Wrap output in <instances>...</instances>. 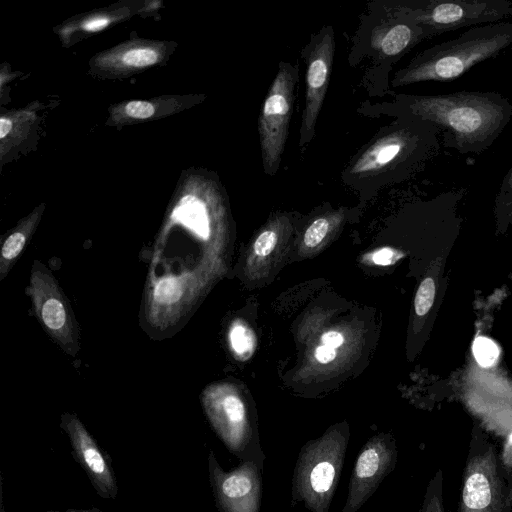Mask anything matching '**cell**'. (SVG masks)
Segmentation results:
<instances>
[{"instance_id":"cell-1","label":"cell","mask_w":512,"mask_h":512,"mask_svg":"<svg viewBox=\"0 0 512 512\" xmlns=\"http://www.w3.org/2000/svg\"><path fill=\"white\" fill-rule=\"evenodd\" d=\"M404 117L428 121L443 136V145L460 154L488 149L512 117V104L497 92L458 91L438 95H399Z\"/></svg>"},{"instance_id":"cell-2","label":"cell","mask_w":512,"mask_h":512,"mask_svg":"<svg viewBox=\"0 0 512 512\" xmlns=\"http://www.w3.org/2000/svg\"><path fill=\"white\" fill-rule=\"evenodd\" d=\"M511 44V22L471 27L458 37L417 54L395 74L392 84L398 87L425 81L455 80L476 64L496 57Z\"/></svg>"},{"instance_id":"cell-3","label":"cell","mask_w":512,"mask_h":512,"mask_svg":"<svg viewBox=\"0 0 512 512\" xmlns=\"http://www.w3.org/2000/svg\"><path fill=\"white\" fill-rule=\"evenodd\" d=\"M439 134L440 130L428 121L404 117L358 153L348 173L364 178L397 169L406 177L439 149Z\"/></svg>"},{"instance_id":"cell-4","label":"cell","mask_w":512,"mask_h":512,"mask_svg":"<svg viewBox=\"0 0 512 512\" xmlns=\"http://www.w3.org/2000/svg\"><path fill=\"white\" fill-rule=\"evenodd\" d=\"M349 433L331 428L301 448L292 476L291 495L310 512H328L340 481Z\"/></svg>"},{"instance_id":"cell-5","label":"cell","mask_w":512,"mask_h":512,"mask_svg":"<svg viewBox=\"0 0 512 512\" xmlns=\"http://www.w3.org/2000/svg\"><path fill=\"white\" fill-rule=\"evenodd\" d=\"M512 466L480 431L473 433L462 474L458 512H511Z\"/></svg>"},{"instance_id":"cell-6","label":"cell","mask_w":512,"mask_h":512,"mask_svg":"<svg viewBox=\"0 0 512 512\" xmlns=\"http://www.w3.org/2000/svg\"><path fill=\"white\" fill-rule=\"evenodd\" d=\"M396 15L419 26L427 38L469 26L502 22L512 17L508 0H428L401 6Z\"/></svg>"},{"instance_id":"cell-7","label":"cell","mask_w":512,"mask_h":512,"mask_svg":"<svg viewBox=\"0 0 512 512\" xmlns=\"http://www.w3.org/2000/svg\"><path fill=\"white\" fill-rule=\"evenodd\" d=\"M297 80L298 66L281 62L259 115L261 155L268 175L277 172L285 148Z\"/></svg>"},{"instance_id":"cell-8","label":"cell","mask_w":512,"mask_h":512,"mask_svg":"<svg viewBox=\"0 0 512 512\" xmlns=\"http://www.w3.org/2000/svg\"><path fill=\"white\" fill-rule=\"evenodd\" d=\"M201 400L211 426L226 448L241 461L252 460L262 468L264 455L253 438L240 396L225 385H215L205 389Z\"/></svg>"},{"instance_id":"cell-9","label":"cell","mask_w":512,"mask_h":512,"mask_svg":"<svg viewBox=\"0 0 512 512\" xmlns=\"http://www.w3.org/2000/svg\"><path fill=\"white\" fill-rule=\"evenodd\" d=\"M27 293L45 332L63 351L74 356L79 349L74 314L51 271L37 260L31 269Z\"/></svg>"},{"instance_id":"cell-10","label":"cell","mask_w":512,"mask_h":512,"mask_svg":"<svg viewBox=\"0 0 512 512\" xmlns=\"http://www.w3.org/2000/svg\"><path fill=\"white\" fill-rule=\"evenodd\" d=\"M335 51L334 31L325 26L313 35L306 46L304 59L305 73V105L302 112L299 146L304 148L315 135L319 113L322 109L328 84L331 77Z\"/></svg>"},{"instance_id":"cell-11","label":"cell","mask_w":512,"mask_h":512,"mask_svg":"<svg viewBox=\"0 0 512 512\" xmlns=\"http://www.w3.org/2000/svg\"><path fill=\"white\" fill-rule=\"evenodd\" d=\"M261 469L256 462L245 460L233 470L224 471L213 450H209V481L218 511L259 512L262 498Z\"/></svg>"},{"instance_id":"cell-12","label":"cell","mask_w":512,"mask_h":512,"mask_svg":"<svg viewBox=\"0 0 512 512\" xmlns=\"http://www.w3.org/2000/svg\"><path fill=\"white\" fill-rule=\"evenodd\" d=\"M398 450L385 434L370 438L362 447L352 469L342 512H357L396 466Z\"/></svg>"},{"instance_id":"cell-13","label":"cell","mask_w":512,"mask_h":512,"mask_svg":"<svg viewBox=\"0 0 512 512\" xmlns=\"http://www.w3.org/2000/svg\"><path fill=\"white\" fill-rule=\"evenodd\" d=\"M60 427L69 439L74 460L84 470L98 496L115 499L118 484L108 455L75 414L64 412Z\"/></svg>"},{"instance_id":"cell-14","label":"cell","mask_w":512,"mask_h":512,"mask_svg":"<svg viewBox=\"0 0 512 512\" xmlns=\"http://www.w3.org/2000/svg\"><path fill=\"white\" fill-rule=\"evenodd\" d=\"M167 53V44L136 40L95 55L91 65L97 72L110 75L139 72L159 64Z\"/></svg>"},{"instance_id":"cell-15","label":"cell","mask_w":512,"mask_h":512,"mask_svg":"<svg viewBox=\"0 0 512 512\" xmlns=\"http://www.w3.org/2000/svg\"><path fill=\"white\" fill-rule=\"evenodd\" d=\"M426 39L423 30L411 21L397 20L375 27L371 47L381 57L399 58L420 41Z\"/></svg>"},{"instance_id":"cell-16","label":"cell","mask_w":512,"mask_h":512,"mask_svg":"<svg viewBox=\"0 0 512 512\" xmlns=\"http://www.w3.org/2000/svg\"><path fill=\"white\" fill-rule=\"evenodd\" d=\"M43 208L38 207L4 238L0 250V280L4 279L32 237L40 221Z\"/></svg>"},{"instance_id":"cell-17","label":"cell","mask_w":512,"mask_h":512,"mask_svg":"<svg viewBox=\"0 0 512 512\" xmlns=\"http://www.w3.org/2000/svg\"><path fill=\"white\" fill-rule=\"evenodd\" d=\"M177 101L169 104L168 100H132L115 106L111 112L115 121L148 120L168 113V106H176Z\"/></svg>"},{"instance_id":"cell-18","label":"cell","mask_w":512,"mask_h":512,"mask_svg":"<svg viewBox=\"0 0 512 512\" xmlns=\"http://www.w3.org/2000/svg\"><path fill=\"white\" fill-rule=\"evenodd\" d=\"M419 512H444L443 473L438 469L428 483Z\"/></svg>"},{"instance_id":"cell-19","label":"cell","mask_w":512,"mask_h":512,"mask_svg":"<svg viewBox=\"0 0 512 512\" xmlns=\"http://www.w3.org/2000/svg\"><path fill=\"white\" fill-rule=\"evenodd\" d=\"M230 343L236 354L246 356L253 352L254 335L243 323L235 322L230 329Z\"/></svg>"},{"instance_id":"cell-20","label":"cell","mask_w":512,"mask_h":512,"mask_svg":"<svg viewBox=\"0 0 512 512\" xmlns=\"http://www.w3.org/2000/svg\"><path fill=\"white\" fill-rule=\"evenodd\" d=\"M473 353L481 366L490 367L497 361L499 349L492 340L481 336L474 341Z\"/></svg>"},{"instance_id":"cell-21","label":"cell","mask_w":512,"mask_h":512,"mask_svg":"<svg viewBox=\"0 0 512 512\" xmlns=\"http://www.w3.org/2000/svg\"><path fill=\"white\" fill-rule=\"evenodd\" d=\"M435 297V283L430 277L425 278L416 293L414 306L418 316H424L432 307Z\"/></svg>"},{"instance_id":"cell-22","label":"cell","mask_w":512,"mask_h":512,"mask_svg":"<svg viewBox=\"0 0 512 512\" xmlns=\"http://www.w3.org/2000/svg\"><path fill=\"white\" fill-rule=\"evenodd\" d=\"M328 217H319L315 219L306 229L304 233V243L307 247H316L328 234L332 221Z\"/></svg>"},{"instance_id":"cell-23","label":"cell","mask_w":512,"mask_h":512,"mask_svg":"<svg viewBox=\"0 0 512 512\" xmlns=\"http://www.w3.org/2000/svg\"><path fill=\"white\" fill-rule=\"evenodd\" d=\"M117 18H119V16L113 13H99L85 17L74 25H77L83 32H97L106 28Z\"/></svg>"},{"instance_id":"cell-24","label":"cell","mask_w":512,"mask_h":512,"mask_svg":"<svg viewBox=\"0 0 512 512\" xmlns=\"http://www.w3.org/2000/svg\"><path fill=\"white\" fill-rule=\"evenodd\" d=\"M277 234L272 229L264 230L257 237L254 243V251L259 256H267L270 254L276 246Z\"/></svg>"},{"instance_id":"cell-25","label":"cell","mask_w":512,"mask_h":512,"mask_svg":"<svg viewBox=\"0 0 512 512\" xmlns=\"http://www.w3.org/2000/svg\"><path fill=\"white\" fill-rule=\"evenodd\" d=\"M496 201L498 206L512 212V167L503 177Z\"/></svg>"},{"instance_id":"cell-26","label":"cell","mask_w":512,"mask_h":512,"mask_svg":"<svg viewBox=\"0 0 512 512\" xmlns=\"http://www.w3.org/2000/svg\"><path fill=\"white\" fill-rule=\"evenodd\" d=\"M398 257V251L390 247H383L373 254L372 259L375 264L385 266L394 263Z\"/></svg>"},{"instance_id":"cell-27","label":"cell","mask_w":512,"mask_h":512,"mask_svg":"<svg viewBox=\"0 0 512 512\" xmlns=\"http://www.w3.org/2000/svg\"><path fill=\"white\" fill-rule=\"evenodd\" d=\"M315 357L320 363L326 364L335 359L336 352L334 348L323 344L316 349Z\"/></svg>"},{"instance_id":"cell-28","label":"cell","mask_w":512,"mask_h":512,"mask_svg":"<svg viewBox=\"0 0 512 512\" xmlns=\"http://www.w3.org/2000/svg\"><path fill=\"white\" fill-rule=\"evenodd\" d=\"M343 341V336L337 331H328L322 336L323 344L334 349L342 345Z\"/></svg>"},{"instance_id":"cell-29","label":"cell","mask_w":512,"mask_h":512,"mask_svg":"<svg viewBox=\"0 0 512 512\" xmlns=\"http://www.w3.org/2000/svg\"><path fill=\"white\" fill-rule=\"evenodd\" d=\"M45 512H102V511L97 508H91V509H67V510H63V511L48 510Z\"/></svg>"},{"instance_id":"cell-30","label":"cell","mask_w":512,"mask_h":512,"mask_svg":"<svg viewBox=\"0 0 512 512\" xmlns=\"http://www.w3.org/2000/svg\"><path fill=\"white\" fill-rule=\"evenodd\" d=\"M507 443L512 444V433L509 435V437L507 439Z\"/></svg>"}]
</instances>
